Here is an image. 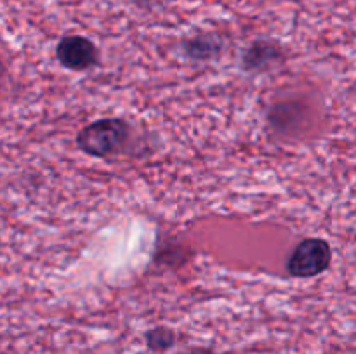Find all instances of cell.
<instances>
[{
    "instance_id": "cell-1",
    "label": "cell",
    "mask_w": 356,
    "mask_h": 354,
    "mask_svg": "<svg viewBox=\"0 0 356 354\" xmlns=\"http://www.w3.org/2000/svg\"><path fill=\"white\" fill-rule=\"evenodd\" d=\"M131 139V125L120 118H101L92 121L76 135V146L94 158L120 155Z\"/></svg>"
},
{
    "instance_id": "cell-2",
    "label": "cell",
    "mask_w": 356,
    "mask_h": 354,
    "mask_svg": "<svg viewBox=\"0 0 356 354\" xmlns=\"http://www.w3.org/2000/svg\"><path fill=\"white\" fill-rule=\"evenodd\" d=\"M332 248L322 238H306L287 260V271L294 278H312L329 269Z\"/></svg>"
},
{
    "instance_id": "cell-3",
    "label": "cell",
    "mask_w": 356,
    "mask_h": 354,
    "mask_svg": "<svg viewBox=\"0 0 356 354\" xmlns=\"http://www.w3.org/2000/svg\"><path fill=\"white\" fill-rule=\"evenodd\" d=\"M56 56L65 68L73 69V71H86L92 68L99 58L96 45L89 38L80 37V35L61 38L56 47Z\"/></svg>"
},
{
    "instance_id": "cell-4",
    "label": "cell",
    "mask_w": 356,
    "mask_h": 354,
    "mask_svg": "<svg viewBox=\"0 0 356 354\" xmlns=\"http://www.w3.org/2000/svg\"><path fill=\"white\" fill-rule=\"evenodd\" d=\"M280 58V49L277 47L271 42L259 40L249 49V51L243 54V69H249V71H259V69L268 68L271 62H275V59Z\"/></svg>"
},
{
    "instance_id": "cell-5",
    "label": "cell",
    "mask_w": 356,
    "mask_h": 354,
    "mask_svg": "<svg viewBox=\"0 0 356 354\" xmlns=\"http://www.w3.org/2000/svg\"><path fill=\"white\" fill-rule=\"evenodd\" d=\"M184 54L195 61H207V59L216 58L221 51V40L219 37L211 33L198 35V37L190 38L183 44Z\"/></svg>"
},
{
    "instance_id": "cell-6",
    "label": "cell",
    "mask_w": 356,
    "mask_h": 354,
    "mask_svg": "<svg viewBox=\"0 0 356 354\" xmlns=\"http://www.w3.org/2000/svg\"><path fill=\"white\" fill-rule=\"evenodd\" d=\"M174 340H176V335L172 330L165 328V326H156L146 333V344L149 349L156 351V353L170 349L174 346Z\"/></svg>"
},
{
    "instance_id": "cell-7",
    "label": "cell",
    "mask_w": 356,
    "mask_h": 354,
    "mask_svg": "<svg viewBox=\"0 0 356 354\" xmlns=\"http://www.w3.org/2000/svg\"><path fill=\"white\" fill-rule=\"evenodd\" d=\"M143 2H148V3H153V2H160V0H143Z\"/></svg>"
}]
</instances>
